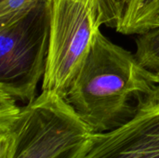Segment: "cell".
Instances as JSON below:
<instances>
[{
  "mask_svg": "<svg viewBox=\"0 0 159 158\" xmlns=\"http://www.w3.org/2000/svg\"><path fill=\"white\" fill-rule=\"evenodd\" d=\"M157 26H159V19L157 20V23H156V25H155L154 27H157ZM154 27H153V28H154Z\"/></svg>",
  "mask_w": 159,
  "mask_h": 158,
  "instance_id": "30bf717a",
  "label": "cell"
},
{
  "mask_svg": "<svg viewBox=\"0 0 159 158\" xmlns=\"http://www.w3.org/2000/svg\"><path fill=\"white\" fill-rule=\"evenodd\" d=\"M157 79L99 29L64 99L93 132L107 131L132 117Z\"/></svg>",
  "mask_w": 159,
  "mask_h": 158,
  "instance_id": "6da1fadb",
  "label": "cell"
},
{
  "mask_svg": "<svg viewBox=\"0 0 159 158\" xmlns=\"http://www.w3.org/2000/svg\"><path fill=\"white\" fill-rule=\"evenodd\" d=\"M101 26L89 5L78 0H50L48 51L41 91L65 97Z\"/></svg>",
  "mask_w": 159,
  "mask_h": 158,
  "instance_id": "277c9868",
  "label": "cell"
},
{
  "mask_svg": "<svg viewBox=\"0 0 159 158\" xmlns=\"http://www.w3.org/2000/svg\"><path fill=\"white\" fill-rule=\"evenodd\" d=\"M65 158H159V74L131 118L114 129L92 132Z\"/></svg>",
  "mask_w": 159,
  "mask_h": 158,
  "instance_id": "5b68a950",
  "label": "cell"
},
{
  "mask_svg": "<svg viewBox=\"0 0 159 158\" xmlns=\"http://www.w3.org/2000/svg\"><path fill=\"white\" fill-rule=\"evenodd\" d=\"M49 0H0V26L9 25Z\"/></svg>",
  "mask_w": 159,
  "mask_h": 158,
  "instance_id": "ba28073f",
  "label": "cell"
},
{
  "mask_svg": "<svg viewBox=\"0 0 159 158\" xmlns=\"http://www.w3.org/2000/svg\"><path fill=\"white\" fill-rule=\"evenodd\" d=\"M136 35V60L146 70L159 74V26Z\"/></svg>",
  "mask_w": 159,
  "mask_h": 158,
  "instance_id": "52a82bcc",
  "label": "cell"
},
{
  "mask_svg": "<svg viewBox=\"0 0 159 158\" xmlns=\"http://www.w3.org/2000/svg\"><path fill=\"white\" fill-rule=\"evenodd\" d=\"M121 19L116 32L138 34L153 28L159 19V0H117Z\"/></svg>",
  "mask_w": 159,
  "mask_h": 158,
  "instance_id": "8992f818",
  "label": "cell"
},
{
  "mask_svg": "<svg viewBox=\"0 0 159 158\" xmlns=\"http://www.w3.org/2000/svg\"><path fill=\"white\" fill-rule=\"evenodd\" d=\"M92 132L60 95L41 91L20 106L0 92V158H65Z\"/></svg>",
  "mask_w": 159,
  "mask_h": 158,
  "instance_id": "7a4b0ae2",
  "label": "cell"
},
{
  "mask_svg": "<svg viewBox=\"0 0 159 158\" xmlns=\"http://www.w3.org/2000/svg\"><path fill=\"white\" fill-rule=\"evenodd\" d=\"M50 0L17 21L0 26V92L18 102L36 97L48 51Z\"/></svg>",
  "mask_w": 159,
  "mask_h": 158,
  "instance_id": "3957f363",
  "label": "cell"
},
{
  "mask_svg": "<svg viewBox=\"0 0 159 158\" xmlns=\"http://www.w3.org/2000/svg\"><path fill=\"white\" fill-rule=\"evenodd\" d=\"M89 5L98 16L102 25L116 28L121 19V10L117 0H78Z\"/></svg>",
  "mask_w": 159,
  "mask_h": 158,
  "instance_id": "9c48e42d",
  "label": "cell"
}]
</instances>
